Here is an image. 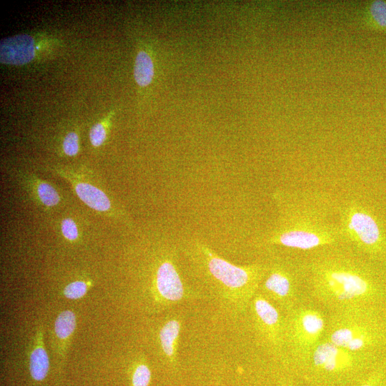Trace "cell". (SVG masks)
<instances>
[{
    "instance_id": "1",
    "label": "cell",
    "mask_w": 386,
    "mask_h": 386,
    "mask_svg": "<svg viewBox=\"0 0 386 386\" xmlns=\"http://www.w3.org/2000/svg\"><path fill=\"white\" fill-rule=\"evenodd\" d=\"M306 289L329 311L382 304L386 287L372 262L347 244L310 252L304 259Z\"/></svg>"
},
{
    "instance_id": "2",
    "label": "cell",
    "mask_w": 386,
    "mask_h": 386,
    "mask_svg": "<svg viewBox=\"0 0 386 386\" xmlns=\"http://www.w3.org/2000/svg\"><path fill=\"white\" fill-rule=\"evenodd\" d=\"M277 218L259 238L262 247L312 252L344 244L337 218L338 202L316 189H277L272 192Z\"/></svg>"
},
{
    "instance_id": "3",
    "label": "cell",
    "mask_w": 386,
    "mask_h": 386,
    "mask_svg": "<svg viewBox=\"0 0 386 386\" xmlns=\"http://www.w3.org/2000/svg\"><path fill=\"white\" fill-rule=\"evenodd\" d=\"M322 340L351 351L379 354L386 345L381 307L356 305L329 311Z\"/></svg>"
},
{
    "instance_id": "4",
    "label": "cell",
    "mask_w": 386,
    "mask_h": 386,
    "mask_svg": "<svg viewBox=\"0 0 386 386\" xmlns=\"http://www.w3.org/2000/svg\"><path fill=\"white\" fill-rule=\"evenodd\" d=\"M379 361V354L351 351L322 340L295 370L314 386H353Z\"/></svg>"
},
{
    "instance_id": "5",
    "label": "cell",
    "mask_w": 386,
    "mask_h": 386,
    "mask_svg": "<svg viewBox=\"0 0 386 386\" xmlns=\"http://www.w3.org/2000/svg\"><path fill=\"white\" fill-rule=\"evenodd\" d=\"M193 249L199 271L221 297L240 309L250 304L265 276L267 263L236 265L199 242L194 244Z\"/></svg>"
},
{
    "instance_id": "6",
    "label": "cell",
    "mask_w": 386,
    "mask_h": 386,
    "mask_svg": "<svg viewBox=\"0 0 386 386\" xmlns=\"http://www.w3.org/2000/svg\"><path fill=\"white\" fill-rule=\"evenodd\" d=\"M337 218L344 244L386 267V232L372 212L352 199L338 202Z\"/></svg>"
},
{
    "instance_id": "7",
    "label": "cell",
    "mask_w": 386,
    "mask_h": 386,
    "mask_svg": "<svg viewBox=\"0 0 386 386\" xmlns=\"http://www.w3.org/2000/svg\"><path fill=\"white\" fill-rule=\"evenodd\" d=\"M285 352L283 362L295 371L323 339L327 317L318 308L301 302L284 315Z\"/></svg>"
},
{
    "instance_id": "8",
    "label": "cell",
    "mask_w": 386,
    "mask_h": 386,
    "mask_svg": "<svg viewBox=\"0 0 386 386\" xmlns=\"http://www.w3.org/2000/svg\"><path fill=\"white\" fill-rule=\"evenodd\" d=\"M305 281L304 259L274 256L267 262V272L258 292L286 313L302 302Z\"/></svg>"
},
{
    "instance_id": "9",
    "label": "cell",
    "mask_w": 386,
    "mask_h": 386,
    "mask_svg": "<svg viewBox=\"0 0 386 386\" xmlns=\"http://www.w3.org/2000/svg\"><path fill=\"white\" fill-rule=\"evenodd\" d=\"M255 330L262 344L283 360L285 352V318L278 309L257 292L250 302Z\"/></svg>"
},
{
    "instance_id": "10",
    "label": "cell",
    "mask_w": 386,
    "mask_h": 386,
    "mask_svg": "<svg viewBox=\"0 0 386 386\" xmlns=\"http://www.w3.org/2000/svg\"><path fill=\"white\" fill-rule=\"evenodd\" d=\"M157 291L168 304H177L187 300L189 295L181 277L175 261L169 257L158 266L155 275Z\"/></svg>"
},
{
    "instance_id": "11",
    "label": "cell",
    "mask_w": 386,
    "mask_h": 386,
    "mask_svg": "<svg viewBox=\"0 0 386 386\" xmlns=\"http://www.w3.org/2000/svg\"><path fill=\"white\" fill-rule=\"evenodd\" d=\"M34 56L33 38L27 34H19L3 39L0 42V61L1 63L22 65Z\"/></svg>"
},
{
    "instance_id": "12",
    "label": "cell",
    "mask_w": 386,
    "mask_h": 386,
    "mask_svg": "<svg viewBox=\"0 0 386 386\" xmlns=\"http://www.w3.org/2000/svg\"><path fill=\"white\" fill-rule=\"evenodd\" d=\"M182 324L178 317L168 320L162 327L159 337L160 345L166 357L176 365Z\"/></svg>"
},
{
    "instance_id": "13",
    "label": "cell",
    "mask_w": 386,
    "mask_h": 386,
    "mask_svg": "<svg viewBox=\"0 0 386 386\" xmlns=\"http://www.w3.org/2000/svg\"><path fill=\"white\" fill-rule=\"evenodd\" d=\"M29 377L31 384L44 385L49 378L50 363L48 355L42 347L36 348L30 355L29 363Z\"/></svg>"
},
{
    "instance_id": "14",
    "label": "cell",
    "mask_w": 386,
    "mask_h": 386,
    "mask_svg": "<svg viewBox=\"0 0 386 386\" xmlns=\"http://www.w3.org/2000/svg\"><path fill=\"white\" fill-rule=\"evenodd\" d=\"M75 190L81 201L93 209L105 212L110 209L111 203L108 197L99 189L85 182H79Z\"/></svg>"
},
{
    "instance_id": "15",
    "label": "cell",
    "mask_w": 386,
    "mask_h": 386,
    "mask_svg": "<svg viewBox=\"0 0 386 386\" xmlns=\"http://www.w3.org/2000/svg\"><path fill=\"white\" fill-rule=\"evenodd\" d=\"M134 79L141 86L148 85L154 76V66L149 56L144 51H140L135 60L134 69Z\"/></svg>"
},
{
    "instance_id": "16",
    "label": "cell",
    "mask_w": 386,
    "mask_h": 386,
    "mask_svg": "<svg viewBox=\"0 0 386 386\" xmlns=\"http://www.w3.org/2000/svg\"><path fill=\"white\" fill-rule=\"evenodd\" d=\"M75 327V315L69 310L61 312L57 317L54 325L55 332L61 339L69 337L74 330Z\"/></svg>"
},
{
    "instance_id": "17",
    "label": "cell",
    "mask_w": 386,
    "mask_h": 386,
    "mask_svg": "<svg viewBox=\"0 0 386 386\" xmlns=\"http://www.w3.org/2000/svg\"><path fill=\"white\" fill-rule=\"evenodd\" d=\"M36 192L40 201L47 207H54L59 202V196L56 190L48 183L39 182Z\"/></svg>"
},
{
    "instance_id": "18",
    "label": "cell",
    "mask_w": 386,
    "mask_h": 386,
    "mask_svg": "<svg viewBox=\"0 0 386 386\" xmlns=\"http://www.w3.org/2000/svg\"><path fill=\"white\" fill-rule=\"evenodd\" d=\"M375 21L382 26H386V3L383 1L372 2L370 9Z\"/></svg>"
},
{
    "instance_id": "19",
    "label": "cell",
    "mask_w": 386,
    "mask_h": 386,
    "mask_svg": "<svg viewBox=\"0 0 386 386\" xmlns=\"http://www.w3.org/2000/svg\"><path fill=\"white\" fill-rule=\"evenodd\" d=\"M86 292V284L82 281H76L69 284L64 289L66 297L78 299L83 297Z\"/></svg>"
},
{
    "instance_id": "20",
    "label": "cell",
    "mask_w": 386,
    "mask_h": 386,
    "mask_svg": "<svg viewBox=\"0 0 386 386\" xmlns=\"http://www.w3.org/2000/svg\"><path fill=\"white\" fill-rule=\"evenodd\" d=\"M63 149L66 154L74 156L79 151V138L74 132H69L64 138Z\"/></svg>"
},
{
    "instance_id": "21",
    "label": "cell",
    "mask_w": 386,
    "mask_h": 386,
    "mask_svg": "<svg viewBox=\"0 0 386 386\" xmlns=\"http://www.w3.org/2000/svg\"><path fill=\"white\" fill-rule=\"evenodd\" d=\"M106 138V132L102 124H96L89 132L91 143L94 147L100 146Z\"/></svg>"
},
{
    "instance_id": "22",
    "label": "cell",
    "mask_w": 386,
    "mask_h": 386,
    "mask_svg": "<svg viewBox=\"0 0 386 386\" xmlns=\"http://www.w3.org/2000/svg\"><path fill=\"white\" fill-rule=\"evenodd\" d=\"M61 232L65 238L71 241L75 240L79 234L76 224L70 218H66L62 221Z\"/></svg>"
},
{
    "instance_id": "23",
    "label": "cell",
    "mask_w": 386,
    "mask_h": 386,
    "mask_svg": "<svg viewBox=\"0 0 386 386\" xmlns=\"http://www.w3.org/2000/svg\"><path fill=\"white\" fill-rule=\"evenodd\" d=\"M279 386H297L290 380L282 378L279 381Z\"/></svg>"
},
{
    "instance_id": "24",
    "label": "cell",
    "mask_w": 386,
    "mask_h": 386,
    "mask_svg": "<svg viewBox=\"0 0 386 386\" xmlns=\"http://www.w3.org/2000/svg\"><path fill=\"white\" fill-rule=\"evenodd\" d=\"M382 303L384 304V306L381 309H382V312L384 322H385V327H386V297H385V299L384 300Z\"/></svg>"
}]
</instances>
